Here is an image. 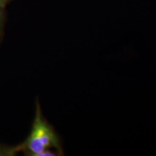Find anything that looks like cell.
Wrapping results in <instances>:
<instances>
[{"label": "cell", "mask_w": 156, "mask_h": 156, "mask_svg": "<svg viewBox=\"0 0 156 156\" xmlns=\"http://www.w3.org/2000/svg\"><path fill=\"white\" fill-rule=\"evenodd\" d=\"M6 7H0V43L3 38L6 23Z\"/></svg>", "instance_id": "7a4b0ae2"}, {"label": "cell", "mask_w": 156, "mask_h": 156, "mask_svg": "<svg viewBox=\"0 0 156 156\" xmlns=\"http://www.w3.org/2000/svg\"><path fill=\"white\" fill-rule=\"evenodd\" d=\"M12 1H13V0H0V7H6Z\"/></svg>", "instance_id": "3957f363"}, {"label": "cell", "mask_w": 156, "mask_h": 156, "mask_svg": "<svg viewBox=\"0 0 156 156\" xmlns=\"http://www.w3.org/2000/svg\"><path fill=\"white\" fill-rule=\"evenodd\" d=\"M18 152L30 156L64 155L61 138L44 116L38 101H36V114L28 137L15 147H0V155H14Z\"/></svg>", "instance_id": "6da1fadb"}]
</instances>
